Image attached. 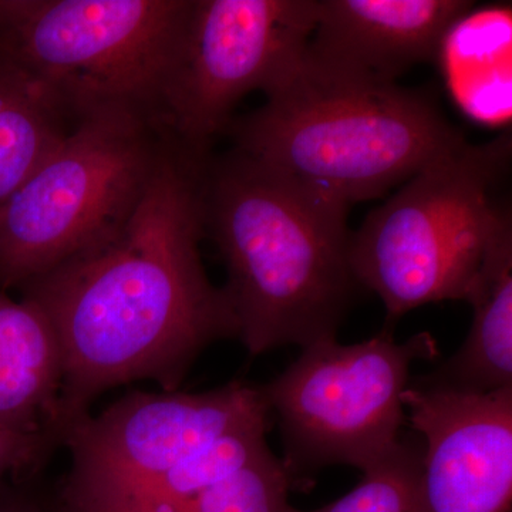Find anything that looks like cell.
Listing matches in <instances>:
<instances>
[{
  "instance_id": "6da1fadb",
  "label": "cell",
  "mask_w": 512,
  "mask_h": 512,
  "mask_svg": "<svg viewBox=\"0 0 512 512\" xmlns=\"http://www.w3.org/2000/svg\"><path fill=\"white\" fill-rule=\"evenodd\" d=\"M208 160L167 138L126 220L20 286L62 346V440L104 392L138 380L177 392L205 349L238 338L231 299L202 264Z\"/></svg>"
},
{
  "instance_id": "7a4b0ae2",
  "label": "cell",
  "mask_w": 512,
  "mask_h": 512,
  "mask_svg": "<svg viewBox=\"0 0 512 512\" xmlns=\"http://www.w3.org/2000/svg\"><path fill=\"white\" fill-rule=\"evenodd\" d=\"M202 202L249 355L336 339L359 286L349 208L237 151L208 160Z\"/></svg>"
},
{
  "instance_id": "3957f363",
  "label": "cell",
  "mask_w": 512,
  "mask_h": 512,
  "mask_svg": "<svg viewBox=\"0 0 512 512\" xmlns=\"http://www.w3.org/2000/svg\"><path fill=\"white\" fill-rule=\"evenodd\" d=\"M228 130L235 151L350 208L466 143L429 94L340 69L306 47Z\"/></svg>"
},
{
  "instance_id": "277c9868",
  "label": "cell",
  "mask_w": 512,
  "mask_h": 512,
  "mask_svg": "<svg viewBox=\"0 0 512 512\" xmlns=\"http://www.w3.org/2000/svg\"><path fill=\"white\" fill-rule=\"evenodd\" d=\"M511 133L463 144L426 165L352 234L357 284L375 292L394 325L429 303L464 301L501 212Z\"/></svg>"
},
{
  "instance_id": "5b68a950",
  "label": "cell",
  "mask_w": 512,
  "mask_h": 512,
  "mask_svg": "<svg viewBox=\"0 0 512 512\" xmlns=\"http://www.w3.org/2000/svg\"><path fill=\"white\" fill-rule=\"evenodd\" d=\"M190 3L0 0V55L42 83L74 123L130 111L156 124Z\"/></svg>"
},
{
  "instance_id": "8992f818",
  "label": "cell",
  "mask_w": 512,
  "mask_h": 512,
  "mask_svg": "<svg viewBox=\"0 0 512 512\" xmlns=\"http://www.w3.org/2000/svg\"><path fill=\"white\" fill-rule=\"evenodd\" d=\"M167 143L130 111L77 121L0 208V292L79 254L126 220Z\"/></svg>"
},
{
  "instance_id": "52a82bcc",
  "label": "cell",
  "mask_w": 512,
  "mask_h": 512,
  "mask_svg": "<svg viewBox=\"0 0 512 512\" xmlns=\"http://www.w3.org/2000/svg\"><path fill=\"white\" fill-rule=\"evenodd\" d=\"M439 356L429 332L397 342L393 325L355 345L322 340L272 382L262 384L284 444L295 490L330 466L366 470L402 440L403 393L419 360Z\"/></svg>"
},
{
  "instance_id": "ba28073f",
  "label": "cell",
  "mask_w": 512,
  "mask_h": 512,
  "mask_svg": "<svg viewBox=\"0 0 512 512\" xmlns=\"http://www.w3.org/2000/svg\"><path fill=\"white\" fill-rule=\"evenodd\" d=\"M316 13L318 0H191L161 87L158 130L208 157L239 101L265 93L302 56Z\"/></svg>"
},
{
  "instance_id": "9c48e42d",
  "label": "cell",
  "mask_w": 512,
  "mask_h": 512,
  "mask_svg": "<svg viewBox=\"0 0 512 512\" xmlns=\"http://www.w3.org/2000/svg\"><path fill=\"white\" fill-rule=\"evenodd\" d=\"M274 423L264 387L131 392L64 434L70 467L53 512H114L192 451L231 431Z\"/></svg>"
},
{
  "instance_id": "30bf717a",
  "label": "cell",
  "mask_w": 512,
  "mask_h": 512,
  "mask_svg": "<svg viewBox=\"0 0 512 512\" xmlns=\"http://www.w3.org/2000/svg\"><path fill=\"white\" fill-rule=\"evenodd\" d=\"M404 409L423 439L427 512H511L512 387L457 392L409 383Z\"/></svg>"
},
{
  "instance_id": "8fae6325",
  "label": "cell",
  "mask_w": 512,
  "mask_h": 512,
  "mask_svg": "<svg viewBox=\"0 0 512 512\" xmlns=\"http://www.w3.org/2000/svg\"><path fill=\"white\" fill-rule=\"evenodd\" d=\"M467 0H318L308 50L349 72L397 82L420 63H434L441 39Z\"/></svg>"
},
{
  "instance_id": "7c38bea8",
  "label": "cell",
  "mask_w": 512,
  "mask_h": 512,
  "mask_svg": "<svg viewBox=\"0 0 512 512\" xmlns=\"http://www.w3.org/2000/svg\"><path fill=\"white\" fill-rule=\"evenodd\" d=\"M464 301L473 308L461 348L414 382L457 392L512 387V212H501Z\"/></svg>"
},
{
  "instance_id": "4fadbf2b",
  "label": "cell",
  "mask_w": 512,
  "mask_h": 512,
  "mask_svg": "<svg viewBox=\"0 0 512 512\" xmlns=\"http://www.w3.org/2000/svg\"><path fill=\"white\" fill-rule=\"evenodd\" d=\"M63 376L62 346L42 309L0 292V423L62 441Z\"/></svg>"
},
{
  "instance_id": "5bb4252c",
  "label": "cell",
  "mask_w": 512,
  "mask_h": 512,
  "mask_svg": "<svg viewBox=\"0 0 512 512\" xmlns=\"http://www.w3.org/2000/svg\"><path fill=\"white\" fill-rule=\"evenodd\" d=\"M510 5L468 9L447 29L434 63L458 109L483 126H505L512 109Z\"/></svg>"
},
{
  "instance_id": "9a60e30c",
  "label": "cell",
  "mask_w": 512,
  "mask_h": 512,
  "mask_svg": "<svg viewBox=\"0 0 512 512\" xmlns=\"http://www.w3.org/2000/svg\"><path fill=\"white\" fill-rule=\"evenodd\" d=\"M69 120L42 83L0 55V208L60 146Z\"/></svg>"
},
{
  "instance_id": "2e32d148",
  "label": "cell",
  "mask_w": 512,
  "mask_h": 512,
  "mask_svg": "<svg viewBox=\"0 0 512 512\" xmlns=\"http://www.w3.org/2000/svg\"><path fill=\"white\" fill-rule=\"evenodd\" d=\"M271 427L272 423L255 424L210 441L138 488L114 512H174L268 450Z\"/></svg>"
},
{
  "instance_id": "e0dca14e",
  "label": "cell",
  "mask_w": 512,
  "mask_h": 512,
  "mask_svg": "<svg viewBox=\"0 0 512 512\" xmlns=\"http://www.w3.org/2000/svg\"><path fill=\"white\" fill-rule=\"evenodd\" d=\"M423 444L402 437L396 447L373 466L350 493L316 510L289 507L288 512H427L421 485Z\"/></svg>"
},
{
  "instance_id": "ac0fdd59",
  "label": "cell",
  "mask_w": 512,
  "mask_h": 512,
  "mask_svg": "<svg viewBox=\"0 0 512 512\" xmlns=\"http://www.w3.org/2000/svg\"><path fill=\"white\" fill-rule=\"evenodd\" d=\"M291 477L271 447L174 512H288Z\"/></svg>"
},
{
  "instance_id": "d6986e66",
  "label": "cell",
  "mask_w": 512,
  "mask_h": 512,
  "mask_svg": "<svg viewBox=\"0 0 512 512\" xmlns=\"http://www.w3.org/2000/svg\"><path fill=\"white\" fill-rule=\"evenodd\" d=\"M62 441L52 433H23L0 423V483L32 480Z\"/></svg>"
},
{
  "instance_id": "ffe728a7",
  "label": "cell",
  "mask_w": 512,
  "mask_h": 512,
  "mask_svg": "<svg viewBox=\"0 0 512 512\" xmlns=\"http://www.w3.org/2000/svg\"><path fill=\"white\" fill-rule=\"evenodd\" d=\"M30 480H6L0 483V512H53L29 487Z\"/></svg>"
}]
</instances>
